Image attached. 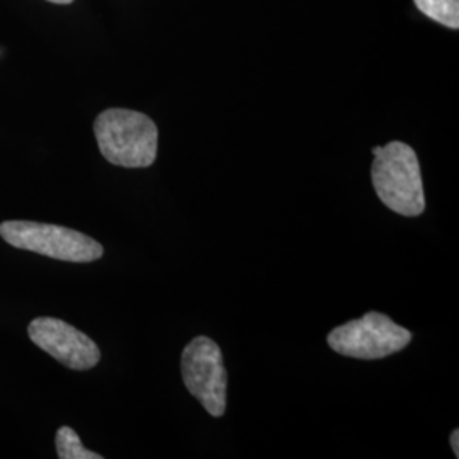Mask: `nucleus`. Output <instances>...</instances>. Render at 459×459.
<instances>
[{"label": "nucleus", "mask_w": 459, "mask_h": 459, "mask_svg": "<svg viewBox=\"0 0 459 459\" xmlns=\"http://www.w3.org/2000/svg\"><path fill=\"white\" fill-rule=\"evenodd\" d=\"M0 237L21 250L65 263H94L104 254V248L94 238L77 230L48 223L4 221L0 225Z\"/></svg>", "instance_id": "3"}, {"label": "nucleus", "mask_w": 459, "mask_h": 459, "mask_svg": "<svg viewBox=\"0 0 459 459\" xmlns=\"http://www.w3.org/2000/svg\"><path fill=\"white\" fill-rule=\"evenodd\" d=\"M55 441H56V453L60 459H102L98 453L85 449L79 434L70 427L58 429Z\"/></svg>", "instance_id": "8"}, {"label": "nucleus", "mask_w": 459, "mask_h": 459, "mask_svg": "<svg viewBox=\"0 0 459 459\" xmlns=\"http://www.w3.org/2000/svg\"><path fill=\"white\" fill-rule=\"evenodd\" d=\"M181 371L186 388L204 411L213 417H223L229 377L218 344L204 335L193 339L182 352Z\"/></svg>", "instance_id": "5"}, {"label": "nucleus", "mask_w": 459, "mask_h": 459, "mask_svg": "<svg viewBox=\"0 0 459 459\" xmlns=\"http://www.w3.org/2000/svg\"><path fill=\"white\" fill-rule=\"evenodd\" d=\"M99 150L109 164L126 169L150 167L157 159L159 130L143 113L106 109L94 123Z\"/></svg>", "instance_id": "2"}, {"label": "nucleus", "mask_w": 459, "mask_h": 459, "mask_svg": "<svg viewBox=\"0 0 459 459\" xmlns=\"http://www.w3.org/2000/svg\"><path fill=\"white\" fill-rule=\"evenodd\" d=\"M451 447L455 451V456L459 458V430L456 429L453 434H451Z\"/></svg>", "instance_id": "9"}, {"label": "nucleus", "mask_w": 459, "mask_h": 459, "mask_svg": "<svg viewBox=\"0 0 459 459\" xmlns=\"http://www.w3.org/2000/svg\"><path fill=\"white\" fill-rule=\"evenodd\" d=\"M371 179L381 203L402 216H419L426 210L420 164L413 148L402 142L373 148Z\"/></svg>", "instance_id": "1"}, {"label": "nucleus", "mask_w": 459, "mask_h": 459, "mask_svg": "<svg viewBox=\"0 0 459 459\" xmlns=\"http://www.w3.org/2000/svg\"><path fill=\"white\" fill-rule=\"evenodd\" d=\"M417 9L446 28H459V0H413Z\"/></svg>", "instance_id": "7"}, {"label": "nucleus", "mask_w": 459, "mask_h": 459, "mask_svg": "<svg viewBox=\"0 0 459 459\" xmlns=\"http://www.w3.org/2000/svg\"><path fill=\"white\" fill-rule=\"evenodd\" d=\"M28 333L34 344L70 369L87 371L100 361L98 344L64 320L49 316L34 318Z\"/></svg>", "instance_id": "6"}, {"label": "nucleus", "mask_w": 459, "mask_h": 459, "mask_svg": "<svg viewBox=\"0 0 459 459\" xmlns=\"http://www.w3.org/2000/svg\"><path fill=\"white\" fill-rule=\"evenodd\" d=\"M48 2H53V4H64V5H65V4H72L74 0H48Z\"/></svg>", "instance_id": "10"}, {"label": "nucleus", "mask_w": 459, "mask_h": 459, "mask_svg": "<svg viewBox=\"0 0 459 459\" xmlns=\"http://www.w3.org/2000/svg\"><path fill=\"white\" fill-rule=\"evenodd\" d=\"M411 332L383 313H366L328 333L330 349L354 359H383L411 344Z\"/></svg>", "instance_id": "4"}]
</instances>
